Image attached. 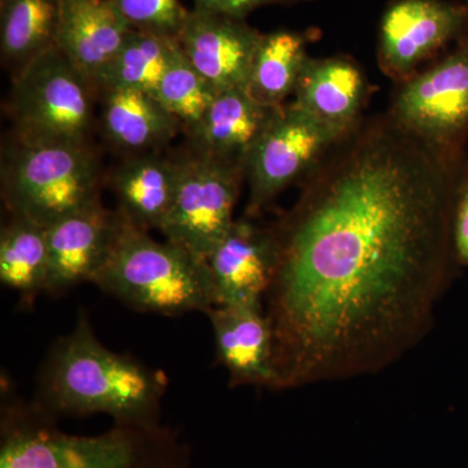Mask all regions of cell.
<instances>
[{
	"label": "cell",
	"instance_id": "cell-1",
	"mask_svg": "<svg viewBox=\"0 0 468 468\" xmlns=\"http://www.w3.org/2000/svg\"><path fill=\"white\" fill-rule=\"evenodd\" d=\"M455 151L392 116L356 128L276 223V390L378 374L432 328L454 276Z\"/></svg>",
	"mask_w": 468,
	"mask_h": 468
},
{
	"label": "cell",
	"instance_id": "cell-2",
	"mask_svg": "<svg viewBox=\"0 0 468 468\" xmlns=\"http://www.w3.org/2000/svg\"><path fill=\"white\" fill-rule=\"evenodd\" d=\"M167 385L165 372L104 346L82 311L48 350L32 402L57 420L104 414L113 423L158 424Z\"/></svg>",
	"mask_w": 468,
	"mask_h": 468
},
{
	"label": "cell",
	"instance_id": "cell-3",
	"mask_svg": "<svg viewBox=\"0 0 468 468\" xmlns=\"http://www.w3.org/2000/svg\"><path fill=\"white\" fill-rule=\"evenodd\" d=\"M33 402L5 399L0 468H192V451L171 427L113 423L100 435L64 432Z\"/></svg>",
	"mask_w": 468,
	"mask_h": 468
},
{
	"label": "cell",
	"instance_id": "cell-4",
	"mask_svg": "<svg viewBox=\"0 0 468 468\" xmlns=\"http://www.w3.org/2000/svg\"><path fill=\"white\" fill-rule=\"evenodd\" d=\"M91 284L140 313L178 316L215 307L207 261L167 239L156 241L122 215L112 250Z\"/></svg>",
	"mask_w": 468,
	"mask_h": 468
},
{
	"label": "cell",
	"instance_id": "cell-5",
	"mask_svg": "<svg viewBox=\"0 0 468 468\" xmlns=\"http://www.w3.org/2000/svg\"><path fill=\"white\" fill-rule=\"evenodd\" d=\"M103 174L90 144H26L3 151L2 197L9 215L48 228L101 202Z\"/></svg>",
	"mask_w": 468,
	"mask_h": 468
},
{
	"label": "cell",
	"instance_id": "cell-6",
	"mask_svg": "<svg viewBox=\"0 0 468 468\" xmlns=\"http://www.w3.org/2000/svg\"><path fill=\"white\" fill-rule=\"evenodd\" d=\"M98 90L58 48L12 77L8 115L26 144H90Z\"/></svg>",
	"mask_w": 468,
	"mask_h": 468
},
{
	"label": "cell",
	"instance_id": "cell-7",
	"mask_svg": "<svg viewBox=\"0 0 468 468\" xmlns=\"http://www.w3.org/2000/svg\"><path fill=\"white\" fill-rule=\"evenodd\" d=\"M177 192L160 233L196 257L207 261L234 220L243 169L190 149L177 156Z\"/></svg>",
	"mask_w": 468,
	"mask_h": 468
},
{
	"label": "cell",
	"instance_id": "cell-8",
	"mask_svg": "<svg viewBox=\"0 0 468 468\" xmlns=\"http://www.w3.org/2000/svg\"><path fill=\"white\" fill-rule=\"evenodd\" d=\"M345 132L319 122L294 104L282 107L261 135L243 167L250 194L245 217L257 218L280 193L309 174Z\"/></svg>",
	"mask_w": 468,
	"mask_h": 468
},
{
	"label": "cell",
	"instance_id": "cell-9",
	"mask_svg": "<svg viewBox=\"0 0 468 468\" xmlns=\"http://www.w3.org/2000/svg\"><path fill=\"white\" fill-rule=\"evenodd\" d=\"M390 116L421 140L460 153L468 135V42L403 82Z\"/></svg>",
	"mask_w": 468,
	"mask_h": 468
},
{
	"label": "cell",
	"instance_id": "cell-10",
	"mask_svg": "<svg viewBox=\"0 0 468 468\" xmlns=\"http://www.w3.org/2000/svg\"><path fill=\"white\" fill-rule=\"evenodd\" d=\"M468 27V5L443 0H397L385 11L378 66L397 82L414 76L421 61Z\"/></svg>",
	"mask_w": 468,
	"mask_h": 468
},
{
	"label": "cell",
	"instance_id": "cell-11",
	"mask_svg": "<svg viewBox=\"0 0 468 468\" xmlns=\"http://www.w3.org/2000/svg\"><path fill=\"white\" fill-rule=\"evenodd\" d=\"M206 261L215 306H260L276 270L275 227L237 218Z\"/></svg>",
	"mask_w": 468,
	"mask_h": 468
},
{
	"label": "cell",
	"instance_id": "cell-12",
	"mask_svg": "<svg viewBox=\"0 0 468 468\" xmlns=\"http://www.w3.org/2000/svg\"><path fill=\"white\" fill-rule=\"evenodd\" d=\"M261 37L245 20L193 7L187 9L177 41L190 64L221 91L248 88Z\"/></svg>",
	"mask_w": 468,
	"mask_h": 468
},
{
	"label": "cell",
	"instance_id": "cell-13",
	"mask_svg": "<svg viewBox=\"0 0 468 468\" xmlns=\"http://www.w3.org/2000/svg\"><path fill=\"white\" fill-rule=\"evenodd\" d=\"M119 226V212L100 202L48 227L46 294L58 297L82 282H92L112 250Z\"/></svg>",
	"mask_w": 468,
	"mask_h": 468
},
{
	"label": "cell",
	"instance_id": "cell-14",
	"mask_svg": "<svg viewBox=\"0 0 468 468\" xmlns=\"http://www.w3.org/2000/svg\"><path fill=\"white\" fill-rule=\"evenodd\" d=\"M218 363L229 374L230 387L275 389L273 334L260 306H215L207 313Z\"/></svg>",
	"mask_w": 468,
	"mask_h": 468
},
{
	"label": "cell",
	"instance_id": "cell-15",
	"mask_svg": "<svg viewBox=\"0 0 468 468\" xmlns=\"http://www.w3.org/2000/svg\"><path fill=\"white\" fill-rule=\"evenodd\" d=\"M98 128L122 156L163 151L183 132L180 122L155 94L134 89L98 90Z\"/></svg>",
	"mask_w": 468,
	"mask_h": 468
},
{
	"label": "cell",
	"instance_id": "cell-16",
	"mask_svg": "<svg viewBox=\"0 0 468 468\" xmlns=\"http://www.w3.org/2000/svg\"><path fill=\"white\" fill-rule=\"evenodd\" d=\"M131 30L112 0H60L57 48L92 84Z\"/></svg>",
	"mask_w": 468,
	"mask_h": 468
},
{
	"label": "cell",
	"instance_id": "cell-17",
	"mask_svg": "<svg viewBox=\"0 0 468 468\" xmlns=\"http://www.w3.org/2000/svg\"><path fill=\"white\" fill-rule=\"evenodd\" d=\"M282 107L261 103L246 88L218 92L190 149L236 167H245L255 144Z\"/></svg>",
	"mask_w": 468,
	"mask_h": 468
},
{
	"label": "cell",
	"instance_id": "cell-18",
	"mask_svg": "<svg viewBox=\"0 0 468 468\" xmlns=\"http://www.w3.org/2000/svg\"><path fill=\"white\" fill-rule=\"evenodd\" d=\"M180 165L163 151L124 156L110 177L116 211L141 229H162L177 192Z\"/></svg>",
	"mask_w": 468,
	"mask_h": 468
},
{
	"label": "cell",
	"instance_id": "cell-19",
	"mask_svg": "<svg viewBox=\"0 0 468 468\" xmlns=\"http://www.w3.org/2000/svg\"><path fill=\"white\" fill-rule=\"evenodd\" d=\"M366 89L365 76L350 58H309L292 104L319 122L350 133L358 122Z\"/></svg>",
	"mask_w": 468,
	"mask_h": 468
},
{
	"label": "cell",
	"instance_id": "cell-20",
	"mask_svg": "<svg viewBox=\"0 0 468 468\" xmlns=\"http://www.w3.org/2000/svg\"><path fill=\"white\" fill-rule=\"evenodd\" d=\"M60 0H0V54L11 77L57 48Z\"/></svg>",
	"mask_w": 468,
	"mask_h": 468
},
{
	"label": "cell",
	"instance_id": "cell-21",
	"mask_svg": "<svg viewBox=\"0 0 468 468\" xmlns=\"http://www.w3.org/2000/svg\"><path fill=\"white\" fill-rule=\"evenodd\" d=\"M309 33L279 30L263 34L252 61L248 91L261 103L271 107L284 106L294 94L302 70L306 64Z\"/></svg>",
	"mask_w": 468,
	"mask_h": 468
},
{
	"label": "cell",
	"instance_id": "cell-22",
	"mask_svg": "<svg viewBox=\"0 0 468 468\" xmlns=\"http://www.w3.org/2000/svg\"><path fill=\"white\" fill-rule=\"evenodd\" d=\"M48 273V228L9 215L0 232V282L32 303L45 292Z\"/></svg>",
	"mask_w": 468,
	"mask_h": 468
},
{
	"label": "cell",
	"instance_id": "cell-23",
	"mask_svg": "<svg viewBox=\"0 0 468 468\" xmlns=\"http://www.w3.org/2000/svg\"><path fill=\"white\" fill-rule=\"evenodd\" d=\"M178 48L177 38L132 29L115 57L95 80V88L134 89L156 95Z\"/></svg>",
	"mask_w": 468,
	"mask_h": 468
},
{
	"label": "cell",
	"instance_id": "cell-24",
	"mask_svg": "<svg viewBox=\"0 0 468 468\" xmlns=\"http://www.w3.org/2000/svg\"><path fill=\"white\" fill-rule=\"evenodd\" d=\"M180 45V43H178ZM217 88L190 64L181 48L163 76L156 97L192 140L218 95Z\"/></svg>",
	"mask_w": 468,
	"mask_h": 468
},
{
	"label": "cell",
	"instance_id": "cell-25",
	"mask_svg": "<svg viewBox=\"0 0 468 468\" xmlns=\"http://www.w3.org/2000/svg\"><path fill=\"white\" fill-rule=\"evenodd\" d=\"M132 29L177 38L187 9L180 0H112Z\"/></svg>",
	"mask_w": 468,
	"mask_h": 468
},
{
	"label": "cell",
	"instance_id": "cell-26",
	"mask_svg": "<svg viewBox=\"0 0 468 468\" xmlns=\"http://www.w3.org/2000/svg\"><path fill=\"white\" fill-rule=\"evenodd\" d=\"M452 243L457 260L468 264V165L460 178L455 196Z\"/></svg>",
	"mask_w": 468,
	"mask_h": 468
},
{
	"label": "cell",
	"instance_id": "cell-27",
	"mask_svg": "<svg viewBox=\"0 0 468 468\" xmlns=\"http://www.w3.org/2000/svg\"><path fill=\"white\" fill-rule=\"evenodd\" d=\"M310 0H194V7L245 20L255 9L272 5H297Z\"/></svg>",
	"mask_w": 468,
	"mask_h": 468
}]
</instances>
